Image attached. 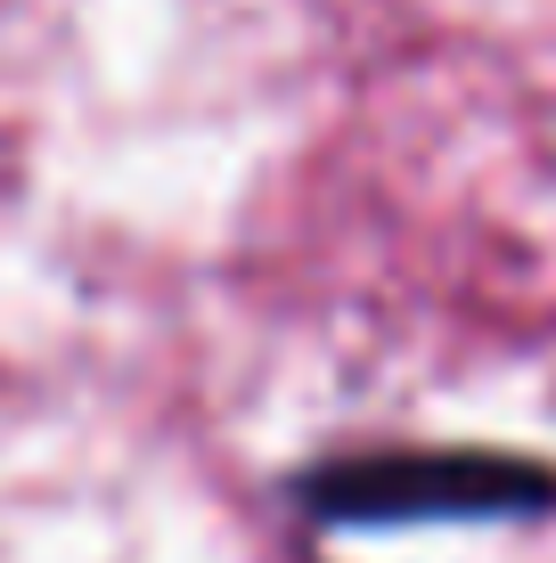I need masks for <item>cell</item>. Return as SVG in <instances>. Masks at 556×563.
<instances>
[{
	"label": "cell",
	"mask_w": 556,
	"mask_h": 563,
	"mask_svg": "<svg viewBox=\"0 0 556 563\" xmlns=\"http://www.w3.org/2000/svg\"><path fill=\"white\" fill-rule=\"evenodd\" d=\"M524 465L483 450H344L295 474V507L336 531H377V522H434V515H500L524 498Z\"/></svg>",
	"instance_id": "1"
}]
</instances>
